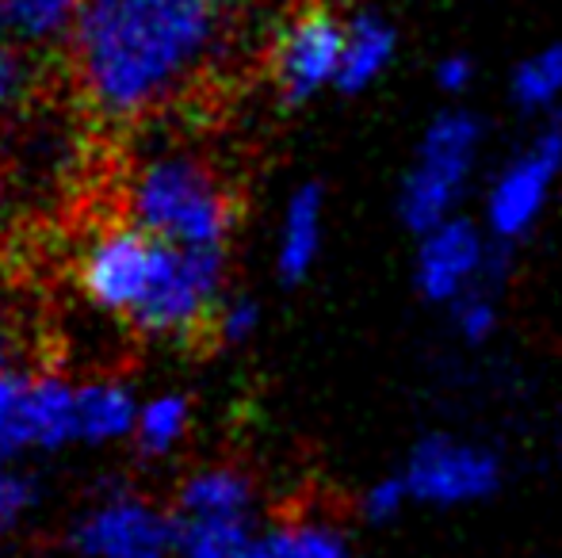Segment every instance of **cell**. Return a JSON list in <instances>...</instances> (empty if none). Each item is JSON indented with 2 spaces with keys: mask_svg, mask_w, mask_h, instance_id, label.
Returning <instances> with one entry per match:
<instances>
[{
  "mask_svg": "<svg viewBox=\"0 0 562 558\" xmlns=\"http://www.w3.org/2000/svg\"><path fill=\"white\" fill-rule=\"evenodd\" d=\"M226 249H180L157 241L154 276L126 321L142 337L207 344L215 314L223 306Z\"/></svg>",
  "mask_w": 562,
  "mask_h": 558,
  "instance_id": "cell-4",
  "label": "cell"
},
{
  "mask_svg": "<svg viewBox=\"0 0 562 558\" xmlns=\"http://www.w3.org/2000/svg\"><path fill=\"white\" fill-rule=\"evenodd\" d=\"M0 35H4V0H0Z\"/></svg>",
  "mask_w": 562,
  "mask_h": 558,
  "instance_id": "cell-30",
  "label": "cell"
},
{
  "mask_svg": "<svg viewBox=\"0 0 562 558\" xmlns=\"http://www.w3.org/2000/svg\"><path fill=\"white\" fill-rule=\"evenodd\" d=\"M31 379L35 375H0V459L35 444V429H31Z\"/></svg>",
  "mask_w": 562,
  "mask_h": 558,
  "instance_id": "cell-20",
  "label": "cell"
},
{
  "mask_svg": "<svg viewBox=\"0 0 562 558\" xmlns=\"http://www.w3.org/2000/svg\"><path fill=\"white\" fill-rule=\"evenodd\" d=\"M69 544L81 558H165L177 551V516L119 493L74 524Z\"/></svg>",
  "mask_w": 562,
  "mask_h": 558,
  "instance_id": "cell-10",
  "label": "cell"
},
{
  "mask_svg": "<svg viewBox=\"0 0 562 558\" xmlns=\"http://www.w3.org/2000/svg\"><path fill=\"white\" fill-rule=\"evenodd\" d=\"M322 218H326V192L322 184H303L291 192L280 223V246H276V272L288 287L303 283L322 257Z\"/></svg>",
  "mask_w": 562,
  "mask_h": 558,
  "instance_id": "cell-11",
  "label": "cell"
},
{
  "mask_svg": "<svg viewBox=\"0 0 562 558\" xmlns=\"http://www.w3.org/2000/svg\"><path fill=\"white\" fill-rule=\"evenodd\" d=\"M252 478L237 467H211L192 475L177 493L180 521H249Z\"/></svg>",
  "mask_w": 562,
  "mask_h": 558,
  "instance_id": "cell-13",
  "label": "cell"
},
{
  "mask_svg": "<svg viewBox=\"0 0 562 558\" xmlns=\"http://www.w3.org/2000/svg\"><path fill=\"white\" fill-rule=\"evenodd\" d=\"M85 0H4V31L23 46L69 43Z\"/></svg>",
  "mask_w": 562,
  "mask_h": 558,
  "instance_id": "cell-15",
  "label": "cell"
},
{
  "mask_svg": "<svg viewBox=\"0 0 562 558\" xmlns=\"http://www.w3.org/2000/svg\"><path fill=\"white\" fill-rule=\"evenodd\" d=\"M474 77H479V69H474V61L467 58V54H445V58L437 61V69H432L437 89L451 100L467 96L471 84H474Z\"/></svg>",
  "mask_w": 562,
  "mask_h": 558,
  "instance_id": "cell-26",
  "label": "cell"
},
{
  "mask_svg": "<svg viewBox=\"0 0 562 558\" xmlns=\"http://www.w3.org/2000/svg\"><path fill=\"white\" fill-rule=\"evenodd\" d=\"M268 558H352V544L334 521H288L265 532Z\"/></svg>",
  "mask_w": 562,
  "mask_h": 558,
  "instance_id": "cell-18",
  "label": "cell"
},
{
  "mask_svg": "<svg viewBox=\"0 0 562 558\" xmlns=\"http://www.w3.org/2000/svg\"><path fill=\"white\" fill-rule=\"evenodd\" d=\"M138 424L134 398L123 383H89L77 390V436L100 444V440H115Z\"/></svg>",
  "mask_w": 562,
  "mask_h": 558,
  "instance_id": "cell-16",
  "label": "cell"
},
{
  "mask_svg": "<svg viewBox=\"0 0 562 558\" xmlns=\"http://www.w3.org/2000/svg\"><path fill=\"white\" fill-rule=\"evenodd\" d=\"M31 429L38 447H61L77 436V390H69L50 372L31 379Z\"/></svg>",
  "mask_w": 562,
  "mask_h": 558,
  "instance_id": "cell-17",
  "label": "cell"
},
{
  "mask_svg": "<svg viewBox=\"0 0 562 558\" xmlns=\"http://www.w3.org/2000/svg\"><path fill=\"white\" fill-rule=\"evenodd\" d=\"M409 505H414V493H409L402 470H398V475L375 478V482H371L368 490H363V498H360L363 521L375 524V528H383V524H394Z\"/></svg>",
  "mask_w": 562,
  "mask_h": 558,
  "instance_id": "cell-23",
  "label": "cell"
},
{
  "mask_svg": "<svg viewBox=\"0 0 562 558\" xmlns=\"http://www.w3.org/2000/svg\"><path fill=\"white\" fill-rule=\"evenodd\" d=\"M229 43L215 0H85L66 43V81L97 127L138 130L207 84Z\"/></svg>",
  "mask_w": 562,
  "mask_h": 558,
  "instance_id": "cell-1",
  "label": "cell"
},
{
  "mask_svg": "<svg viewBox=\"0 0 562 558\" xmlns=\"http://www.w3.org/2000/svg\"><path fill=\"white\" fill-rule=\"evenodd\" d=\"M0 295H4V280H0ZM0 318H8V310H0Z\"/></svg>",
  "mask_w": 562,
  "mask_h": 558,
  "instance_id": "cell-31",
  "label": "cell"
},
{
  "mask_svg": "<svg viewBox=\"0 0 562 558\" xmlns=\"http://www.w3.org/2000/svg\"><path fill=\"white\" fill-rule=\"evenodd\" d=\"M35 501V486L20 475L0 470V532H8L23 516V509Z\"/></svg>",
  "mask_w": 562,
  "mask_h": 558,
  "instance_id": "cell-27",
  "label": "cell"
},
{
  "mask_svg": "<svg viewBox=\"0 0 562 558\" xmlns=\"http://www.w3.org/2000/svg\"><path fill=\"white\" fill-rule=\"evenodd\" d=\"M23 329L15 326L12 318H0V375H8V372H15V360H20V349H23Z\"/></svg>",
  "mask_w": 562,
  "mask_h": 558,
  "instance_id": "cell-28",
  "label": "cell"
},
{
  "mask_svg": "<svg viewBox=\"0 0 562 558\" xmlns=\"http://www.w3.org/2000/svg\"><path fill=\"white\" fill-rule=\"evenodd\" d=\"M188 418H192V406H188V398H180V395H165V398H157V402H149L146 410L138 413V424H134L142 455L169 452V447L188 432Z\"/></svg>",
  "mask_w": 562,
  "mask_h": 558,
  "instance_id": "cell-21",
  "label": "cell"
},
{
  "mask_svg": "<svg viewBox=\"0 0 562 558\" xmlns=\"http://www.w3.org/2000/svg\"><path fill=\"white\" fill-rule=\"evenodd\" d=\"M509 100L517 112L551 119L562 115V43L525 54L509 73Z\"/></svg>",
  "mask_w": 562,
  "mask_h": 558,
  "instance_id": "cell-14",
  "label": "cell"
},
{
  "mask_svg": "<svg viewBox=\"0 0 562 558\" xmlns=\"http://www.w3.org/2000/svg\"><path fill=\"white\" fill-rule=\"evenodd\" d=\"M398 58V27L379 12H356L348 15L345 31V58H340V81L337 92L360 96L368 92Z\"/></svg>",
  "mask_w": 562,
  "mask_h": 558,
  "instance_id": "cell-12",
  "label": "cell"
},
{
  "mask_svg": "<svg viewBox=\"0 0 562 558\" xmlns=\"http://www.w3.org/2000/svg\"><path fill=\"white\" fill-rule=\"evenodd\" d=\"M402 478L414 493V505L463 509L494 498L502 490L505 467L486 444L429 432L409 447Z\"/></svg>",
  "mask_w": 562,
  "mask_h": 558,
  "instance_id": "cell-8",
  "label": "cell"
},
{
  "mask_svg": "<svg viewBox=\"0 0 562 558\" xmlns=\"http://www.w3.org/2000/svg\"><path fill=\"white\" fill-rule=\"evenodd\" d=\"M260 326V306L245 295H234L218 306L215 326H211V344H245Z\"/></svg>",
  "mask_w": 562,
  "mask_h": 558,
  "instance_id": "cell-24",
  "label": "cell"
},
{
  "mask_svg": "<svg viewBox=\"0 0 562 558\" xmlns=\"http://www.w3.org/2000/svg\"><path fill=\"white\" fill-rule=\"evenodd\" d=\"M27 92H38L35 84H31L27 61L20 58L15 46H0V115L12 104H20V96H27Z\"/></svg>",
  "mask_w": 562,
  "mask_h": 558,
  "instance_id": "cell-25",
  "label": "cell"
},
{
  "mask_svg": "<svg viewBox=\"0 0 562 558\" xmlns=\"http://www.w3.org/2000/svg\"><path fill=\"white\" fill-rule=\"evenodd\" d=\"M345 31L348 20L318 4L299 8L276 27L272 46H268V77L283 104L303 107L326 89H337Z\"/></svg>",
  "mask_w": 562,
  "mask_h": 558,
  "instance_id": "cell-7",
  "label": "cell"
},
{
  "mask_svg": "<svg viewBox=\"0 0 562 558\" xmlns=\"http://www.w3.org/2000/svg\"><path fill=\"white\" fill-rule=\"evenodd\" d=\"M562 180V115H551L532 130V138L505 157L490 176L482 200V226L497 246L513 249L540 226Z\"/></svg>",
  "mask_w": 562,
  "mask_h": 558,
  "instance_id": "cell-5",
  "label": "cell"
},
{
  "mask_svg": "<svg viewBox=\"0 0 562 558\" xmlns=\"http://www.w3.org/2000/svg\"><path fill=\"white\" fill-rule=\"evenodd\" d=\"M513 269V249L497 246L486 226L471 218H448L422 234L414 249V287L425 303L456 306L471 291H497Z\"/></svg>",
  "mask_w": 562,
  "mask_h": 558,
  "instance_id": "cell-6",
  "label": "cell"
},
{
  "mask_svg": "<svg viewBox=\"0 0 562 558\" xmlns=\"http://www.w3.org/2000/svg\"><path fill=\"white\" fill-rule=\"evenodd\" d=\"M123 223L180 249H226L241 223L234 180L192 146H161L146 157H126Z\"/></svg>",
  "mask_w": 562,
  "mask_h": 558,
  "instance_id": "cell-2",
  "label": "cell"
},
{
  "mask_svg": "<svg viewBox=\"0 0 562 558\" xmlns=\"http://www.w3.org/2000/svg\"><path fill=\"white\" fill-rule=\"evenodd\" d=\"M218 8H226V12H234L237 4H249V0H215Z\"/></svg>",
  "mask_w": 562,
  "mask_h": 558,
  "instance_id": "cell-29",
  "label": "cell"
},
{
  "mask_svg": "<svg viewBox=\"0 0 562 558\" xmlns=\"http://www.w3.org/2000/svg\"><path fill=\"white\" fill-rule=\"evenodd\" d=\"M497 291L482 287V291H471L467 298H459L456 306H448V318H451V329H456V337L463 344H471V349H479V344L494 341L497 333V321H502V314H497Z\"/></svg>",
  "mask_w": 562,
  "mask_h": 558,
  "instance_id": "cell-22",
  "label": "cell"
},
{
  "mask_svg": "<svg viewBox=\"0 0 562 558\" xmlns=\"http://www.w3.org/2000/svg\"><path fill=\"white\" fill-rule=\"evenodd\" d=\"M154 253L157 238H149L146 230L112 218L97 238L89 241V249L81 253L77 264V280L92 306L108 314H123L131 318L134 306L142 303L154 276Z\"/></svg>",
  "mask_w": 562,
  "mask_h": 558,
  "instance_id": "cell-9",
  "label": "cell"
},
{
  "mask_svg": "<svg viewBox=\"0 0 562 558\" xmlns=\"http://www.w3.org/2000/svg\"><path fill=\"white\" fill-rule=\"evenodd\" d=\"M257 539L249 521H180L177 516V555L180 558H237Z\"/></svg>",
  "mask_w": 562,
  "mask_h": 558,
  "instance_id": "cell-19",
  "label": "cell"
},
{
  "mask_svg": "<svg viewBox=\"0 0 562 558\" xmlns=\"http://www.w3.org/2000/svg\"><path fill=\"white\" fill-rule=\"evenodd\" d=\"M482 146H486V123L474 112L451 104L432 115L398 187V218L414 238L437 230L448 218H459Z\"/></svg>",
  "mask_w": 562,
  "mask_h": 558,
  "instance_id": "cell-3",
  "label": "cell"
}]
</instances>
